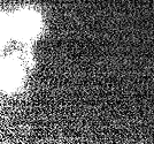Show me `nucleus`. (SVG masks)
<instances>
[{"label": "nucleus", "mask_w": 154, "mask_h": 144, "mask_svg": "<svg viewBox=\"0 0 154 144\" xmlns=\"http://www.w3.org/2000/svg\"><path fill=\"white\" fill-rule=\"evenodd\" d=\"M37 19L35 17V14L32 13H20L15 15L13 21V31L19 37H29L32 36L37 30Z\"/></svg>", "instance_id": "nucleus-1"}]
</instances>
